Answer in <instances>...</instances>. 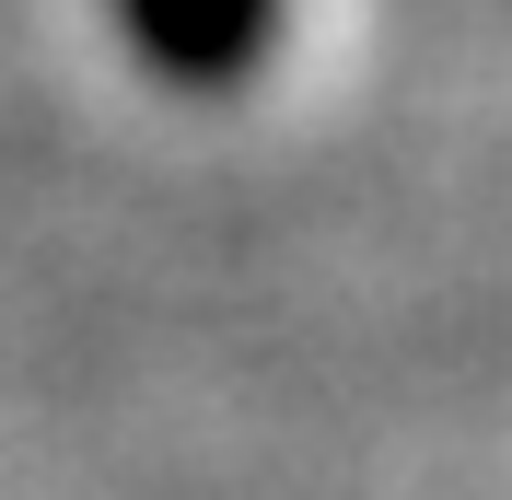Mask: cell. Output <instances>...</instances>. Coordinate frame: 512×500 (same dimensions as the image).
<instances>
[{
	"instance_id": "1",
	"label": "cell",
	"mask_w": 512,
	"mask_h": 500,
	"mask_svg": "<svg viewBox=\"0 0 512 500\" xmlns=\"http://www.w3.org/2000/svg\"><path fill=\"white\" fill-rule=\"evenodd\" d=\"M105 24H117L140 82H163V94H187V105H222L280 59L291 0H105Z\"/></svg>"
}]
</instances>
